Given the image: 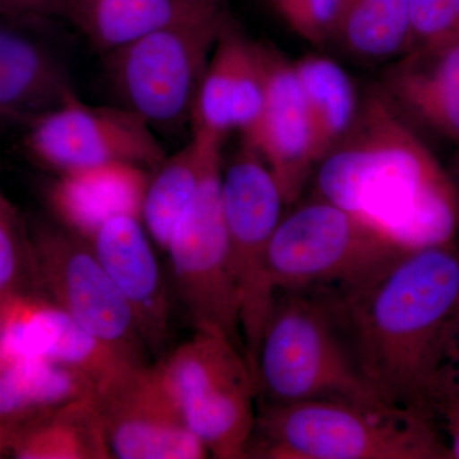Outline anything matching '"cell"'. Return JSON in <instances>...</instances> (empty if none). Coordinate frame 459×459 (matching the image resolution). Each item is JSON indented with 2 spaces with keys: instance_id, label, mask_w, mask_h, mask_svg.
Masks as SVG:
<instances>
[{
  "instance_id": "obj_1",
  "label": "cell",
  "mask_w": 459,
  "mask_h": 459,
  "mask_svg": "<svg viewBox=\"0 0 459 459\" xmlns=\"http://www.w3.org/2000/svg\"><path fill=\"white\" fill-rule=\"evenodd\" d=\"M312 179L316 197L406 249L455 241V184L379 87L361 99L351 131L320 160Z\"/></svg>"
},
{
  "instance_id": "obj_2",
  "label": "cell",
  "mask_w": 459,
  "mask_h": 459,
  "mask_svg": "<svg viewBox=\"0 0 459 459\" xmlns=\"http://www.w3.org/2000/svg\"><path fill=\"white\" fill-rule=\"evenodd\" d=\"M362 373L389 406L431 415L444 340L459 307L455 241L411 249L342 301Z\"/></svg>"
},
{
  "instance_id": "obj_3",
  "label": "cell",
  "mask_w": 459,
  "mask_h": 459,
  "mask_svg": "<svg viewBox=\"0 0 459 459\" xmlns=\"http://www.w3.org/2000/svg\"><path fill=\"white\" fill-rule=\"evenodd\" d=\"M451 459L437 424L412 411L343 400L259 402L247 458Z\"/></svg>"
},
{
  "instance_id": "obj_4",
  "label": "cell",
  "mask_w": 459,
  "mask_h": 459,
  "mask_svg": "<svg viewBox=\"0 0 459 459\" xmlns=\"http://www.w3.org/2000/svg\"><path fill=\"white\" fill-rule=\"evenodd\" d=\"M255 382L258 397L270 403L343 400L386 404L362 373L342 301L325 296L274 292Z\"/></svg>"
},
{
  "instance_id": "obj_5",
  "label": "cell",
  "mask_w": 459,
  "mask_h": 459,
  "mask_svg": "<svg viewBox=\"0 0 459 459\" xmlns=\"http://www.w3.org/2000/svg\"><path fill=\"white\" fill-rule=\"evenodd\" d=\"M230 23L226 0H181L161 26L104 54L117 104L152 128L189 120L205 68Z\"/></svg>"
},
{
  "instance_id": "obj_6",
  "label": "cell",
  "mask_w": 459,
  "mask_h": 459,
  "mask_svg": "<svg viewBox=\"0 0 459 459\" xmlns=\"http://www.w3.org/2000/svg\"><path fill=\"white\" fill-rule=\"evenodd\" d=\"M409 250L340 205L314 195L283 214L272 238L268 265L274 291L347 301Z\"/></svg>"
},
{
  "instance_id": "obj_7",
  "label": "cell",
  "mask_w": 459,
  "mask_h": 459,
  "mask_svg": "<svg viewBox=\"0 0 459 459\" xmlns=\"http://www.w3.org/2000/svg\"><path fill=\"white\" fill-rule=\"evenodd\" d=\"M221 195L244 355L255 379L263 329L276 292L268 253L287 204L271 169L244 141L229 164L223 165Z\"/></svg>"
},
{
  "instance_id": "obj_8",
  "label": "cell",
  "mask_w": 459,
  "mask_h": 459,
  "mask_svg": "<svg viewBox=\"0 0 459 459\" xmlns=\"http://www.w3.org/2000/svg\"><path fill=\"white\" fill-rule=\"evenodd\" d=\"M222 169L220 150L211 157L197 197L166 250L170 259L169 283L172 300L195 331L221 334L244 352L223 219Z\"/></svg>"
},
{
  "instance_id": "obj_9",
  "label": "cell",
  "mask_w": 459,
  "mask_h": 459,
  "mask_svg": "<svg viewBox=\"0 0 459 459\" xmlns=\"http://www.w3.org/2000/svg\"><path fill=\"white\" fill-rule=\"evenodd\" d=\"M30 238L32 285L132 364H146V343L126 299L89 241L56 225Z\"/></svg>"
},
{
  "instance_id": "obj_10",
  "label": "cell",
  "mask_w": 459,
  "mask_h": 459,
  "mask_svg": "<svg viewBox=\"0 0 459 459\" xmlns=\"http://www.w3.org/2000/svg\"><path fill=\"white\" fill-rule=\"evenodd\" d=\"M26 146L57 174L117 162L153 171L166 159L140 115L119 104H87L77 93L29 126Z\"/></svg>"
},
{
  "instance_id": "obj_11",
  "label": "cell",
  "mask_w": 459,
  "mask_h": 459,
  "mask_svg": "<svg viewBox=\"0 0 459 459\" xmlns=\"http://www.w3.org/2000/svg\"><path fill=\"white\" fill-rule=\"evenodd\" d=\"M98 411L111 458L202 459L195 437L153 365H126L96 386Z\"/></svg>"
},
{
  "instance_id": "obj_12",
  "label": "cell",
  "mask_w": 459,
  "mask_h": 459,
  "mask_svg": "<svg viewBox=\"0 0 459 459\" xmlns=\"http://www.w3.org/2000/svg\"><path fill=\"white\" fill-rule=\"evenodd\" d=\"M42 359L72 368L98 385L132 362L41 295L18 292L0 303V369Z\"/></svg>"
},
{
  "instance_id": "obj_13",
  "label": "cell",
  "mask_w": 459,
  "mask_h": 459,
  "mask_svg": "<svg viewBox=\"0 0 459 459\" xmlns=\"http://www.w3.org/2000/svg\"><path fill=\"white\" fill-rule=\"evenodd\" d=\"M268 53L231 21L199 83L189 117L193 135L223 143L231 132L243 137L255 128L264 105Z\"/></svg>"
},
{
  "instance_id": "obj_14",
  "label": "cell",
  "mask_w": 459,
  "mask_h": 459,
  "mask_svg": "<svg viewBox=\"0 0 459 459\" xmlns=\"http://www.w3.org/2000/svg\"><path fill=\"white\" fill-rule=\"evenodd\" d=\"M241 141L255 148L271 169L287 207L296 204L312 179L320 156L294 62L271 48L262 114Z\"/></svg>"
},
{
  "instance_id": "obj_15",
  "label": "cell",
  "mask_w": 459,
  "mask_h": 459,
  "mask_svg": "<svg viewBox=\"0 0 459 459\" xmlns=\"http://www.w3.org/2000/svg\"><path fill=\"white\" fill-rule=\"evenodd\" d=\"M89 243L131 307L148 351L161 358L171 336L172 295L141 217H114Z\"/></svg>"
},
{
  "instance_id": "obj_16",
  "label": "cell",
  "mask_w": 459,
  "mask_h": 459,
  "mask_svg": "<svg viewBox=\"0 0 459 459\" xmlns=\"http://www.w3.org/2000/svg\"><path fill=\"white\" fill-rule=\"evenodd\" d=\"M36 18L0 13V124L31 126L75 95L71 74Z\"/></svg>"
},
{
  "instance_id": "obj_17",
  "label": "cell",
  "mask_w": 459,
  "mask_h": 459,
  "mask_svg": "<svg viewBox=\"0 0 459 459\" xmlns=\"http://www.w3.org/2000/svg\"><path fill=\"white\" fill-rule=\"evenodd\" d=\"M377 87L406 119L459 143V40L410 50Z\"/></svg>"
},
{
  "instance_id": "obj_18",
  "label": "cell",
  "mask_w": 459,
  "mask_h": 459,
  "mask_svg": "<svg viewBox=\"0 0 459 459\" xmlns=\"http://www.w3.org/2000/svg\"><path fill=\"white\" fill-rule=\"evenodd\" d=\"M258 389L246 360L211 374L190 389L180 403L190 433L208 455L219 459L247 458L255 431Z\"/></svg>"
},
{
  "instance_id": "obj_19",
  "label": "cell",
  "mask_w": 459,
  "mask_h": 459,
  "mask_svg": "<svg viewBox=\"0 0 459 459\" xmlns=\"http://www.w3.org/2000/svg\"><path fill=\"white\" fill-rule=\"evenodd\" d=\"M151 174L122 162L63 172L48 190V204L62 228L90 241L114 217L142 216Z\"/></svg>"
},
{
  "instance_id": "obj_20",
  "label": "cell",
  "mask_w": 459,
  "mask_h": 459,
  "mask_svg": "<svg viewBox=\"0 0 459 459\" xmlns=\"http://www.w3.org/2000/svg\"><path fill=\"white\" fill-rule=\"evenodd\" d=\"M221 142L195 137L151 174L142 207V222L155 246L166 253L175 231L197 197L211 157Z\"/></svg>"
},
{
  "instance_id": "obj_21",
  "label": "cell",
  "mask_w": 459,
  "mask_h": 459,
  "mask_svg": "<svg viewBox=\"0 0 459 459\" xmlns=\"http://www.w3.org/2000/svg\"><path fill=\"white\" fill-rule=\"evenodd\" d=\"M96 386L86 374L42 359L0 369V421L18 429L50 411L93 397Z\"/></svg>"
},
{
  "instance_id": "obj_22",
  "label": "cell",
  "mask_w": 459,
  "mask_h": 459,
  "mask_svg": "<svg viewBox=\"0 0 459 459\" xmlns=\"http://www.w3.org/2000/svg\"><path fill=\"white\" fill-rule=\"evenodd\" d=\"M9 455L18 459L111 458L92 397L21 425Z\"/></svg>"
},
{
  "instance_id": "obj_23",
  "label": "cell",
  "mask_w": 459,
  "mask_h": 459,
  "mask_svg": "<svg viewBox=\"0 0 459 459\" xmlns=\"http://www.w3.org/2000/svg\"><path fill=\"white\" fill-rule=\"evenodd\" d=\"M300 81L320 160L349 134L360 113L361 99L342 65L323 54H310L294 62Z\"/></svg>"
},
{
  "instance_id": "obj_24",
  "label": "cell",
  "mask_w": 459,
  "mask_h": 459,
  "mask_svg": "<svg viewBox=\"0 0 459 459\" xmlns=\"http://www.w3.org/2000/svg\"><path fill=\"white\" fill-rule=\"evenodd\" d=\"M334 42L358 59L394 62L412 45L409 0H342Z\"/></svg>"
},
{
  "instance_id": "obj_25",
  "label": "cell",
  "mask_w": 459,
  "mask_h": 459,
  "mask_svg": "<svg viewBox=\"0 0 459 459\" xmlns=\"http://www.w3.org/2000/svg\"><path fill=\"white\" fill-rule=\"evenodd\" d=\"M181 0H66L65 20L93 49L122 48L170 20Z\"/></svg>"
},
{
  "instance_id": "obj_26",
  "label": "cell",
  "mask_w": 459,
  "mask_h": 459,
  "mask_svg": "<svg viewBox=\"0 0 459 459\" xmlns=\"http://www.w3.org/2000/svg\"><path fill=\"white\" fill-rule=\"evenodd\" d=\"M32 285L30 238L16 210L0 192V303Z\"/></svg>"
},
{
  "instance_id": "obj_27",
  "label": "cell",
  "mask_w": 459,
  "mask_h": 459,
  "mask_svg": "<svg viewBox=\"0 0 459 459\" xmlns=\"http://www.w3.org/2000/svg\"><path fill=\"white\" fill-rule=\"evenodd\" d=\"M274 11L304 41L320 48L334 41L342 0H270Z\"/></svg>"
},
{
  "instance_id": "obj_28",
  "label": "cell",
  "mask_w": 459,
  "mask_h": 459,
  "mask_svg": "<svg viewBox=\"0 0 459 459\" xmlns=\"http://www.w3.org/2000/svg\"><path fill=\"white\" fill-rule=\"evenodd\" d=\"M411 50L459 40V21L448 0H409Z\"/></svg>"
},
{
  "instance_id": "obj_29",
  "label": "cell",
  "mask_w": 459,
  "mask_h": 459,
  "mask_svg": "<svg viewBox=\"0 0 459 459\" xmlns=\"http://www.w3.org/2000/svg\"><path fill=\"white\" fill-rule=\"evenodd\" d=\"M442 397H455L459 400V307L449 323L444 340L431 413L435 402Z\"/></svg>"
},
{
  "instance_id": "obj_30",
  "label": "cell",
  "mask_w": 459,
  "mask_h": 459,
  "mask_svg": "<svg viewBox=\"0 0 459 459\" xmlns=\"http://www.w3.org/2000/svg\"><path fill=\"white\" fill-rule=\"evenodd\" d=\"M66 0H0V13L51 20L65 18Z\"/></svg>"
},
{
  "instance_id": "obj_31",
  "label": "cell",
  "mask_w": 459,
  "mask_h": 459,
  "mask_svg": "<svg viewBox=\"0 0 459 459\" xmlns=\"http://www.w3.org/2000/svg\"><path fill=\"white\" fill-rule=\"evenodd\" d=\"M433 419L437 429L442 427L443 437L451 453V459H459V400L442 397L435 402Z\"/></svg>"
},
{
  "instance_id": "obj_32",
  "label": "cell",
  "mask_w": 459,
  "mask_h": 459,
  "mask_svg": "<svg viewBox=\"0 0 459 459\" xmlns=\"http://www.w3.org/2000/svg\"><path fill=\"white\" fill-rule=\"evenodd\" d=\"M17 429L0 421V457L9 455Z\"/></svg>"
},
{
  "instance_id": "obj_33",
  "label": "cell",
  "mask_w": 459,
  "mask_h": 459,
  "mask_svg": "<svg viewBox=\"0 0 459 459\" xmlns=\"http://www.w3.org/2000/svg\"><path fill=\"white\" fill-rule=\"evenodd\" d=\"M449 4H451V7L453 11H455V16H457L459 21V0H448Z\"/></svg>"
}]
</instances>
